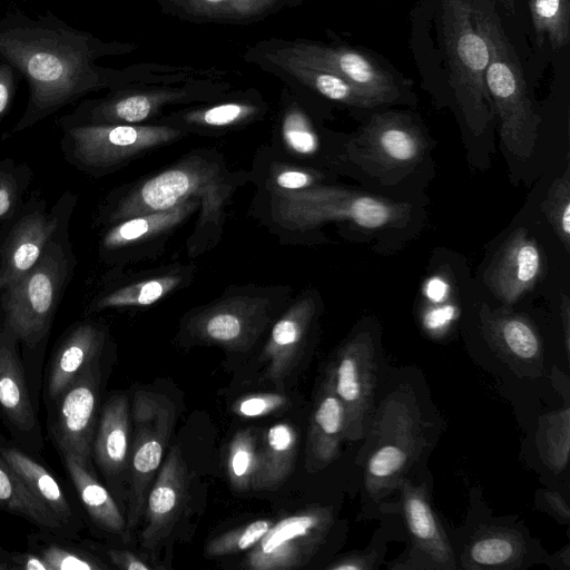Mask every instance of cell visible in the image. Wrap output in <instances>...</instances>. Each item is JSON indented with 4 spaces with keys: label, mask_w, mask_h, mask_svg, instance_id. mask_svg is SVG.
<instances>
[{
    "label": "cell",
    "mask_w": 570,
    "mask_h": 570,
    "mask_svg": "<svg viewBox=\"0 0 570 570\" xmlns=\"http://www.w3.org/2000/svg\"><path fill=\"white\" fill-rule=\"evenodd\" d=\"M136 48L132 42L104 41L70 27L50 11L36 18L19 11L0 17V59L29 85L21 117L1 139L28 130L91 92L122 85L130 67L109 68L98 60Z\"/></svg>",
    "instance_id": "6da1fadb"
},
{
    "label": "cell",
    "mask_w": 570,
    "mask_h": 570,
    "mask_svg": "<svg viewBox=\"0 0 570 570\" xmlns=\"http://www.w3.org/2000/svg\"><path fill=\"white\" fill-rule=\"evenodd\" d=\"M244 183L209 151H197L164 170L112 190L99 207L96 224L107 226L125 218L168 210L197 198L200 215L193 233V248L215 243L225 222V207ZM189 245V246H191Z\"/></svg>",
    "instance_id": "7a4b0ae2"
},
{
    "label": "cell",
    "mask_w": 570,
    "mask_h": 570,
    "mask_svg": "<svg viewBox=\"0 0 570 570\" xmlns=\"http://www.w3.org/2000/svg\"><path fill=\"white\" fill-rule=\"evenodd\" d=\"M126 81L100 98L86 99L57 126L144 125L165 109L213 101L233 90L230 72L216 67L144 62L129 66Z\"/></svg>",
    "instance_id": "3957f363"
},
{
    "label": "cell",
    "mask_w": 570,
    "mask_h": 570,
    "mask_svg": "<svg viewBox=\"0 0 570 570\" xmlns=\"http://www.w3.org/2000/svg\"><path fill=\"white\" fill-rule=\"evenodd\" d=\"M472 21L489 47L484 81L500 118V134L515 157L529 158L541 121L530 99L517 51L504 32L493 0H471Z\"/></svg>",
    "instance_id": "277c9868"
},
{
    "label": "cell",
    "mask_w": 570,
    "mask_h": 570,
    "mask_svg": "<svg viewBox=\"0 0 570 570\" xmlns=\"http://www.w3.org/2000/svg\"><path fill=\"white\" fill-rule=\"evenodd\" d=\"M77 266L69 228L60 232L33 266L0 294V322L29 350L47 341L57 308Z\"/></svg>",
    "instance_id": "5b68a950"
},
{
    "label": "cell",
    "mask_w": 570,
    "mask_h": 570,
    "mask_svg": "<svg viewBox=\"0 0 570 570\" xmlns=\"http://www.w3.org/2000/svg\"><path fill=\"white\" fill-rule=\"evenodd\" d=\"M269 196L274 223L291 230L314 228L332 220L375 229L401 224L410 214L406 204L324 185Z\"/></svg>",
    "instance_id": "8992f818"
},
{
    "label": "cell",
    "mask_w": 570,
    "mask_h": 570,
    "mask_svg": "<svg viewBox=\"0 0 570 570\" xmlns=\"http://www.w3.org/2000/svg\"><path fill=\"white\" fill-rule=\"evenodd\" d=\"M63 159L88 176L109 175L130 161L185 138L188 132L165 124L59 126Z\"/></svg>",
    "instance_id": "52a82bcc"
},
{
    "label": "cell",
    "mask_w": 570,
    "mask_h": 570,
    "mask_svg": "<svg viewBox=\"0 0 570 570\" xmlns=\"http://www.w3.org/2000/svg\"><path fill=\"white\" fill-rule=\"evenodd\" d=\"M441 6L450 82L466 124L478 135L494 114L484 81L489 47L472 21L471 0H441Z\"/></svg>",
    "instance_id": "ba28073f"
},
{
    "label": "cell",
    "mask_w": 570,
    "mask_h": 570,
    "mask_svg": "<svg viewBox=\"0 0 570 570\" xmlns=\"http://www.w3.org/2000/svg\"><path fill=\"white\" fill-rule=\"evenodd\" d=\"M279 287H236L186 318L188 334L232 352L248 351L287 299Z\"/></svg>",
    "instance_id": "9c48e42d"
},
{
    "label": "cell",
    "mask_w": 570,
    "mask_h": 570,
    "mask_svg": "<svg viewBox=\"0 0 570 570\" xmlns=\"http://www.w3.org/2000/svg\"><path fill=\"white\" fill-rule=\"evenodd\" d=\"M77 202L78 195L70 190L51 207L43 198L31 196L0 227V294L33 266L60 232L70 227Z\"/></svg>",
    "instance_id": "30bf717a"
},
{
    "label": "cell",
    "mask_w": 570,
    "mask_h": 570,
    "mask_svg": "<svg viewBox=\"0 0 570 570\" xmlns=\"http://www.w3.org/2000/svg\"><path fill=\"white\" fill-rule=\"evenodd\" d=\"M379 419V440L364 476L366 492L375 500L401 487L424 445L419 414L405 397L390 396Z\"/></svg>",
    "instance_id": "8fae6325"
},
{
    "label": "cell",
    "mask_w": 570,
    "mask_h": 570,
    "mask_svg": "<svg viewBox=\"0 0 570 570\" xmlns=\"http://www.w3.org/2000/svg\"><path fill=\"white\" fill-rule=\"evenodd\" d=\"M135 425L130 445V489L126 518L127 531L139 521L147 494L164 458L175 424V407L166 396L137 391L132 400Z\"/></svg>",
    "instance_id": "7c38bea8"
},
{
    "label": "cell",
    "mask_w": 570,
    "mask_h": 570,
    "mask_svg": "<svg viewBox=\"0 0 570 570\" xmlns=\"http://www.w3.org/2000/svg\"><path fill=\"white\" fill-rule=\"evenodd\" d=\"M333 523L331 509L312 507L272 524L252 547L246 566L254 570H286L306 564Z\"/></svg>",
    "instance_id": "4fadbf2b"
},
{
    "label": "cell",
    "mask_w": 570,
    "mask_h": 570,
    "mask_svg": "<svg viewBox=\"0 0 570 570\" xmlns=\"http://www.w3.org/2000/svg\"><path fill=\"white\" fill-rule=\"evenodd\" d=\"M335 393L345 410V440L362 439L368 431L376 385V361L371 336L348 341L328 367Z\"/></svg>",
    "instance_id": "5bb4252c"
},
{
    "label": "cell",
    "mask_w": 570,
    "mask_h": 570,
    "mask_svg": "<svg viewBox=\"0 0 570 570\" xmlns=\"http://www.w3.org/2000/svg\"><path fill=\"white\" fill-rule=\"evenodd\" d=\"M425 141L419 128L404 115H373L364 129L350 141V157L374 173L407 169L422 158Z\"/></svg>",
    "instance_id": "9a60e30c"
},
{
    "label": "cell",
    "mask_w": 570,
    "mask_h": 570,
    "mask_svg": "<svg viewBox=\"0 0 570 570\" xmlns=\"http://www.w3.org/2000/svg\"><path fill=\"white\" fill-rule=\"evenodd\" d=\"M99 357L89 364L53 403L50 431L59 453H70L87 464L97 424Z\"/></svg>",
    "instance_id": "2e32d148"
},
{
    "label": "cell",
    "mask_w": 570,
    "mask_h": 570,
    "mask_svg": "<svg viewBox=\"0 0 570 570\" xmlns=\"http://www.w3.org/2000/svg\"><path fill=\"white\" fill-rule=\"evenodd\" d=\"M296 57L331 70L379 105L400 97L394 77L370 56L348 47L331 46L307 39H279Z\"/></svg>",
    "instance_id": "e0dca14e"
},
{
    "label": "cell",
    "mask_w": 570,
    "mask_h": 570,
    "mask_svg": "<svg viewBox=\"0 0 570 570\" xmlns=\"http://www.w3.org/2000/svg\"><path fill=\"white\" fill-rule=\"evenodd\" d=\"M200 206L197 198L168 210L121 219L104 226L98 243L100 259L112 266L124 265L142 254L146 245L165 239Z\"/></svg>",
    "instance_id": "ac0fdd59"
},
{
    "label": "cell",
    "mask_w": 570,
    "mask_h": 570,
    "mask_svg": "<svg viewBox=\"0 0 570 570\" xmlns=\"http://www.w3.org/2000/svg\"><path fill=\"white\" fill-rule=\"evenodd\" d=\"M16 334L0 322V415L31 451L42 448L41 429L28 389Z\"/></svg>",
    "instance_id": "d6986e66"
},
{
    "label": "cell",
    "mask_w": 570,
    "mask_h": 570,
    "mask_svg": "<svg viewBox=\"0 0 570 570\" xmlns=\"http://www.w3.org/2000/svg\"><path fill=\"white\" fill-rule=\"evenodd\" d=\"M266 111L267 104L258 91L232 90L213 101L163 115L155 124L174 126L188 134L220 135L263 118Z\"/></svg>",
    "instance_id": "ffe728a7"
},
{
    "label": "cell",
    "mask_w": 570,
    "mask_h": 570,
    "mask_svg": "<svg viewBox=\"0 0 570 570\" xmlns=\"http://www.w3.org/2000/svg\"><path fill=\"white\" fill-rule=\"evenodd\" d=\"M187 468L178 446H171L147 494L141 544L155 549L173 530L187 501Z\"/></svg>",
    "instance_id": "44dd1931"
},
{
    "label": "cell",
    "mask_w": 570,
    "mask_h": 570,
    "mask_svg": "<svg viewBox=\"0 0 570 570\" xmlns=\"http://www.w3.org/2000/svg\"><path fill=\"white\" fill-rule=\"evenodd\" d=\"M542 271V256L528 230L513 232L502 244L484 274V283L505 304L515 303L532 289Z\"/></svg>",
    "instance_id": "7402d4cb"
},
{
    "label": "cell",
    "mask_w": 570,
    "mask_h": 570,
    "mask_svg": "<svg viewBox=\"0 0 570 570\" xmlns=\"http://www.w3.org/2000/svg\"><path fill=\"white\" fill-rule=\"evenodd\" d=\"M316 309V298L311 294L303 295L284 311L272 327L261 361L267 363L264 379L278 391L284 390V382L302 353Z\"/></svg>",
    "instance_id": "603a6c76"
},
{
    "label": "cell",
    "mask_w": 570,
    "mask_h": 570,
    "mask_svg": "<svg viewBox=\"0 0 570 570\" xmlns=\"http://www.w3.org/2000/svg\"><path fill=\"white\" fill-rule=\"evenodd\" d=\"M0 454L31 494L62 525L68 538L76 537L82 528L80 513L55 474L33 455L3 438H0Z\"/></svg>",
    "instance_id": "cb8c5ba5"
},
{
    "label": "cell",
    "mask_w": 570,
    "mask_h": 570,
    "mask_svg": "<svg viewBox=\"0 0 570 570\" xmlns=\"http://www.w3.org/2000/svg\"><path fill=\"white\" fill-rule=\"evenodd\" d=\"M105 326L92 320L73 324L58 345L47 377V397L55 403L71 382L101 354Z\"/></svg>",
    "instance_id": "d4e9b609"
},
{
    "label": "cell",
    "mask_w": 570,
    "mask_h": 570,
    "mask_svg": "<svg viewBox=\"0 0 570 570\" xmlns=\"http://www.w3.org/2000/svg\"><path fill=\"white\" fill-rule=\"evenodd\" d=\"M402 509L417 554L428 562V568L455 569V557L424 485H413L403 480Z\"/></svg>",
    "instance_id": "484cf974"
},
{
    "label": "cell",
    "mask_w": 570,
    "mask_h": 570,
    "mask_svg": "<svg viewBox=\"0 0 570 570\" xmlns=\"http://www.w3.org/2000/svg\"><path fill=\"white\" fill-rule=\"evenodd\" d=\"M130 429L128 400L122 394L111 396L102 407L92 439L91 456L112 483L129 465Z\"/></svg>",
    "instance_id": "4316f807"
},
{
    "label": "cell",
    "mask_w": 570,
    "mask_h": 570,
    "mask_svg": "<svg viewBox=\"0 0 570 570\" xmlns=\"http://www.w3.org/2000/svg\"><path fill=\"white\" fill-rule=\"evenodd\" d=\"M190 278V269L179 268L130 282L109 279L91 296L85 313L89 315L110 308L150 306Z\"/></svg>",
    "instance_id": "83f0119b"
},
{
    "label": "cell",
    "mask_w": 570,
    "mask_h": 570,
    "mask_svg": "<svg viewBox=\"0 0 570 570\" xmlns=\"http://www.w3.org/2000/svg\"><path fill=\"white\" fill-rule=\"evenodd\" d=\"M345 424L344 405L327 371L311 416L306 449V463L311 469H322L338 456L345 440Z\"/></svg>",
    "instance_id": "f1b7e54d"
},
{
    "label": "cell",
    "mask_w": 570,
    "mask_h": 570,
    "mask_svg": "<svg viewBox=\"0 0 570 570\" xmlns=\"http://www.w3.org/2000/svg\"><path fill=\"white\" fill-rule=\"evenodd\" d=\"M161 11L195 23L248 24L287 7L284 0H157Z\"/></svg>",
    "instance_id": "f546056e"
},
{
    "label": "cell",
    "mask_w": 570,
    "mask_h": 570,
    "mask_svg": "<svg viewBox=\"0 0 570 570\" xmlns=\"http://www.w3.org/2000/svg\"><path fill=\"white\" fill-rule=\"evenodd\" d=\"M67 474L90 521L100 530L124 535L126 519L111 493L98 481L91 464L70 453L60 454Z\"/></svg>",
    "instance_id": "4dcf8cb0"
},
{
    "label": "cell",
    "mask_w": 570,
    "mask_h": 570,
    "mask_svg": "<svg viewBox=\"0 0 570 570\" xmlns=\"http://www.w3.org/2000/svg\"><path fill=\"white\" fill-rule=\"evenodd\" d=\"M525 554L520 533L504 528H482L475 532L461 559L463 569H514Z\"/></svg>",
    "instance_id": "1f68e13d"
},
{
    "label": "cell",
    "mask_w": 570,
    "mask_h": 570,
    "mask_svg": "<svg viewBox=\"0 0 570 570\" xmlns=\"http://www.w3.org/2000/svg\"><path fill=\"white\" fill-rule=\"evenodd\" d=\"M275 137L281 146V153L291 159H312L321 149L316 128L297 95L289 87L283 90Z\"/></svg>",
    "instance_id": "d6a6232c"
},
{
    "label": "cell",
    "mask_w": 570,
    "mask_h": 570,
    "mask_svg": "<svg viewBox=\"0 0 570 570\" xmlns=\"http://www.w3.org/2000/svg\"><path fill=\"white\" fill-rule=\"evenodd\" d=\"M483 328L491 342L509 357L531 362L541 354L540 337L522 314L482 308Z\"/></svg>",
    "instance_id": "836d02e7"
},
{
    "label": "cell",
    "mask_w": 570,
    "mask_h": 570,
    "mask_svg": "<svg viewBox=\"0 0 570 570\" xmlns=\"http://www.w3.org/2000/svg\"><path fill=\"white\" fill-rule=\"evenodd\" d=\"M297 441V433L288 423H277L268 429L263 446L258 449L253 490H272L286 480L294 466Z\"/></svg>",
    "instance_id": "e575fe53"
},
{
    "label": "cell",
    "mask_w": 570,
    "mask_h": 570,
    "mask_svg": "<svg viewBox=\"0 0 570 570\" xmlns=\"http://www.w3.org/2000/svg\"><path fill=\"white\" fill-rule=\"evenodd\" d=\"M0 509L28 520L42 531L68 538L62 525L31 494L1 454Z\"/></svg>",
    "instance_id": "d590c367"
},
{
    "label": "cell",
    "mask_w": 570,
    "mask_h": 570,
    "mask_svg": "<svg viewBox=\"0 0 570 570\" xmlns=\"http://www.w3.org/2000/svg\"><path fill=\"white\" fill-rule=\"evenodd\" d=\"M30 550L49 564L50 570H100L108 568L87 550L70 543L66 537L42 531L29 538Z\"/></svg>",
    "instance_id": "8d00e7d4"
},
{
    "label": "cell",
    "mask_w": 570,
    "mask_h": 570,
    "mask_svg": "<svg viewBox=\"0 0 570 570\" xmlns=\"http://www.w3.org/2000/svg\"><path fill=\"white\" fill-rule=\"evenodd\" d=\"M530 14L539 46L549 42L556 50L570 36V0H530Z\"/></svg>",
    "instance_id": "74e56055"
},
{
    "label": "cell",
    "mask_w": 570,
    "mask_h": 570,
    "mask_svg": "<svg viewBox=\"0 0 570 570\" xmlns=\"http://www.w3.org/2000/svg\"><path fill=\"white\" fill-rule=\"evenodd\" d=\"M258 458L256 435L252 430L238 431L229 443L226 472L237 491L252 489Z\"/></svg>",
    "instance_id": "f35d334b"
},
{
    "label": "cell",
    "mask_w": 570,
    "mask_h": 570,
    "mask_svg": "<svg viewBox=\"0 0 570 570\" xmlns=\"http://www.w3.org/2000/svg\"><path fill=\"white\" fill-rule=\"evenodd\" d=\"M32 178L33 171L28 164L9 157L0 160V227L23 203Z\"/></svg>",
    "instance_id": "ab89813d"
},
{
    "label": "cell",
    "mask_w": 570,
    "mask_h": 570,
    "mask_svg": "<svg viewBox=\"0 0 570 570\" xmlns=\"http://www.w3.org/2000/svg\"><path fill=\"white\" fill-rule=\"evenodd\" d=\"M322 174L314 168L285 160H273L264 171L268 193L301 191L322 185Z\"/></svg>",
    "instance_id": "60d3db41"
},
{
    "label": "cell",
    "mask_w": 570,
    "mask_h": 570,
    "mask_svg": "<svg viewBox=\"0 0 570 570\" xmlns=\"http://www.w3.org/2000/svg\"><path fill=\"white\" fill-rule=\"evenodd\" d=\"M542 210L554 233L570 250V180L567 173L550 185L542 204Z\"/></svg>",
    "instance_id": "b9f144b4"
},
{
    "label": "cell",
    "mask_w": 570,
    "mask_h": 570,
    "mask_svg": "<svg viewBox=\"0 0 570 570\" xmlns=\"http://www.w3.org/2000/svg\"><path fill=\"white\" fill-rule=\"evenodd\" d=\"M272 524L271 520L262 519L227 531L207 543L205 554L207 557H222L245 551L254 547Z\"/></svg>",
    "instance_id": "7bdbcfd3"
},
{
    "label": "cell",
    "mask_w": 570,
    "mask_h": 570,
    "mask_svg": "<svg viewBox=\"0 0 570 570\" xmlns=\"http://www.w3.org/2000/svg\"><path fill=\"white\" fill-rule=\"evenodd\" d=\"M569 409L566 407L547 419L542 444L546 462L557 472L562 471L569 458Z\"/></svg>",
    "instance_id": "ee69618b"
},
{
    "label": "cell",
    "mask_w": 570,
    "mask_h": 570,
    "mask_svg": "<svg viewBox=\"0 0 570 570\" xmlns=\"http://www.w3.org/2000/svg\"><path fill=\"white\" fill-rule=\"evenodd\" d=\"M288 400L281 393H256L238 400L234 412L243 417H261L287 406Z\"/></svg>",
    "instance_id": "f6af8a7d"
},
{
    "label": "cell",
    "mask_w": 570,
    "mask_h": 570,
    "mask_svg": "<svg viewBox=\"0 0 570 570\" xmlns=\"http://www.w3.org/2000/svg\"><path fill=\"white\" fill-rule=\"evenodd\" d=\"M377 561V553L370 551L367 553L350 554L341 558L330 564L331 570H368L373 569Z\"/></svg>",
    "instance_id": "bcb514c9"
},
{
    "label": "cell",
    "mask_w": 570,
    "mask_h": 570,
    "mask_svg": "<svg viewBox=\"0 0 570 570\" xmlns=\"http://www.w3.org/2000/svg\"><path fill=\"white\" fill-rule=\"evenodd\" d=\"M50 570L49 564L32 550L23 553H8L7 570Z\"/></svg>",
    "instance_id": "7dc6e473"
},
{
    "label": "cell",
    "mask_w": 570,
    "mask_h": 570,
    "mask_svg": "<svg viewBox=\"0 0 570 570\" xmlns=\"http://www.w3.org/2000/svg\"><path fill=\"white\" fill-rule=\"evenodd\" d=\"M14 94L13 68L7 63L0 65V119L4 116Z\"/></svg>",
    "instance_id": "c3c4849f"
},
{
    "label": "cell",
    "mask_w": 570,
    "mask_h": 570,
    "mask_svg": "<svg viewBox=\"0 0 570 570\" xmlns=\"http://www.w3.org/2000/svg\"><path fill=\"white\" fill-rule=\"evenodd\" d=\"M107 556L110 562L125 570H150L151 567L141 560L138 556L127 550L108 549Z\"/></svg>",
    "instance_id": "681fc988"
},
{
    "label": "cell",
    "mask_w": 570,
    "mask_h": 570,
    "mask_svg": "<svg viewBox=\"0 0 570 570\" xmlns=\"http://www.w3.org/2000/svg\"><path fill=\"white\" fill-rule=\"evenodd\" d=\"M454 317V308L452 306H443L434 308L424 316V325L430 331L443 328Z\"/></svg>",
    "instance_id": "f907efd6"
},
{
    "label": "cell",
    "mask_w": 570,
    "mask_h": 570,
    "mask_svg": "<svg viewBox=\"0 0 570 570\" xmlns=\"http://www.w3.org/2000/svg\"><path fill=\"white\" fill-rule=\"evenodd\" d=\"M544 505L553 513L557 518H559L562 522H568L570 518V511L564 499L554 491H546L543 493Z\"/></svg>",
    "instance_id": "816d5d0a"
},
{
    "label": "cell",
    "mask_w": 570,
    "mask_h": 570,
    "mask_svg": "<svg viewBox=\"0 0 570 570\" xmlns=\"http://www.w3.org/2000/svg\"><path fill=\"white\" fill-rule=\"evenodd\" d=\"M446 292L448 285L440 278H432L426 285V296L434 302L442 301Z\"/></svg>",
    "instance_id": "f5cc1de1"
},
{
    "label": "cell",
    "mask_w": 570,
    "mask_h": 570,
    "mask_svg": "<svg viewBox=\"0 0 570 570\" xmlns=\"http://www.w3.org/2000/svg\"><path fill=\"white\" fill-rule=\"evenodd\" d=\"M561 318L563 323V332H564V345L567 354H569L570 347V334H569V320H570V308H569V299L567 296H563V301L561 304Z\"/></svg>",
    "instance_id": "db71d44e"
},
{
    "label": "cell",
    "mask_w": 570,
    "mask_h": 570,
    "mask_svg": "<svg viewBox=\"0 0 570 570\" xmlns=\"http://www.w3.org/2000/svg\"><path fill=\"white\" fill-rule=\"evenodd\" d=\"M504 10L510 14H514L515 0H500Z\"/></svg>",
    "instance_id": "11a10c76"
},
{
    "label": "cell",
    "mask_w": 570,
    "mask_h": 570,
    "mask_svg": "<svg viewBox=\"0 0 570 570\" xmlns=\"http://www.w3.org/2000/svg\"><path fill=\"white\" fill-rule=\"evenodd\" d=\"M8 551L3 550L1 547H0V570H7V557H8Z\"/></svg>",
    "instance_id": "9f6ffc18"
},
{
    "label": "cell",
    "mask_w": 570,
    "mask_h": 570,
    "mask_svg": "<svg viewBox=\"0 0 570 570\" xmlns=\"http://www.w3.org/2000/svg\"><path fill=\"white\" fill-rule=\"evenodd\" d=\"M287 7L295 6L301 2V0H284Z\"/></svg>",
    "instance_id": "6f0895ef"
}]
</instances>
